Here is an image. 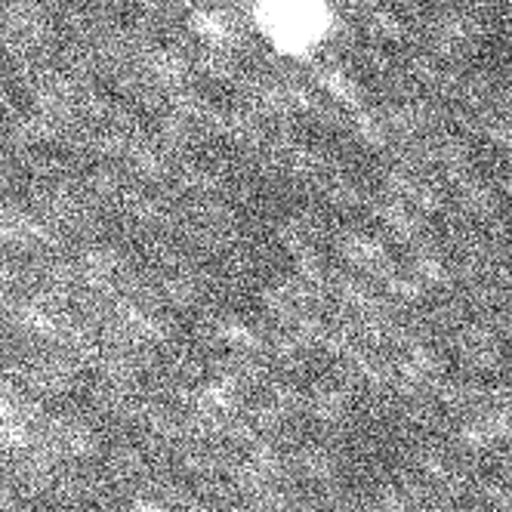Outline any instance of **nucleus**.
<instances>
[{"label": "nucleus", "instance_id": "obj_1", "mask_svg": "<svg viewBox=\"0 0 512 512\" xmlns=\"http://www.w3.org/2000/svg\"><path fill=\"white\" fill-rule=\"evenodd\" d=\"M263 25L284 47H303L315 41L324 28V7L318 0H266Z\"/></svg>", "mask_w": 512, "mask_h": 512}]
</instances>
